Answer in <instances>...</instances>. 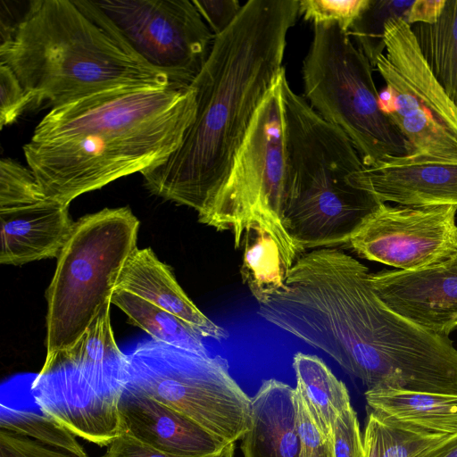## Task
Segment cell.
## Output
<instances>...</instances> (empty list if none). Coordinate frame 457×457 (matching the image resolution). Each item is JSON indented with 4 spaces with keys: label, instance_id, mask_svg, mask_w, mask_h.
Here are the masks:
<instances>
[{
    "label": "cell",
    "instance_id": "obj_1",
    "mask_svg": "<svg viewBox=\"0 0 457 457\" xmlns=\"http://www.w3.org/2000/svg\"><path fill=\"white\" fill-rule=\"evenodd\" d=\"M297 0H249L215 36L190 84L195 114L179 147L141 172L154 195L203 214L225 179L262 101L285 70Z\"/></svg>",
    "mask_w": 457,
    "mask_h": 457
},
{
    "label": "cell",
    "instance_id": "obj_2",
    "mask_svg": "<svg viewBox=\"0 0 457 457\" xmlns=\"http://www.w3.org/2000/svg\"><path fill=\"white\" fill-rule=\"evenodd\" d=\"M195 114L192 87H121L50 110L23 145L44 194L62 204L165 160Z\"/></svg>",
    "mask_w": 457,
    "mask_h": 457
},
{
    "label": "cell",
    "instance_id": "obj_3",
    "mask_svg": "<svg viewBox=\"0 0 457 457\" xmlns=\"http://www.w3.org/2000/svg\"><path fill=\"white\" fill-rule=\"evenodd\" d=\"M0 31V62L32 106L53 109L121 87L173 85L106 27L87 0L29 1Z\"/></svg>",
    "mask_w": 457,
    "mask_h": 457
},
{
    "label": "cell",
    "instance_id": "obj_4",
    "mask_svg": "<svg viewBox=\"0 0 457 457\" xmlns=\"http://www.w3.org/2000/svg\"><path fill=\"white\" fill-rule=\"evenodd\" d=\"M110 306L103 307L75 344L46 357L30 385L43 414L99 446L124 432L120 402L129 361L116 344Z\"/></svg>",
    "mask_w": 457,
    "mask_h": 457
},
{
    "label": "cell",
    "instance_id": "obj_5",
    "mask_svg": "<svg viewBox=\"0 0 457 457\" xmlns=\"http://www.w3.org/2000/svg\"><path fill=\"white\" fill-rule=\"evenodd\" d=\"M285 76L284 70L259 105L225 179L198 220L219 231H230L237 248L247 231L262 228L293 266L302 252L285 226Z\"/></svg>",
    "mask_w": 457,
    "mask_h": 457
},
{
    "label": "cell",
    "instance_id": "obj_6",
    "mask_svg": "<svg viewBox=\"0 0 457 457\" xmlns=\"http://www.w3.org/2000/svg\"><path fill=\"white\" fill-rule=\"evenodd\" d=\"M139 220L129 207L105 208L75 222L46 292V357L75 344L103 307L137 248Z\"/></svg>",
    "mask_w": 457,
    "mask_h": 457
},
{
    "label": "cell",
    "instance_id": "obj_7",
    "mask_svg": "<svg viewBox=\"0 0 457 457\" xmlns=\"http://www.w3.org/2000/svg\"><path fill=\"white\" fill-rule=\"evenodd\" d=\"M302 72L305 100L347 136L364 167L412 153L380 110L370 62L338 24L313 25Z\"/></svg>",
    "mask_w": 457,
    "mask_h": 457
},
{
    "label": "cell",
    "instance_id": "obj_8",
    "mask_svg": "<svg viewBox=\"0 0 457 457\" xmlns=\"http://www.w3.org/2000/svg\"><path fill=\"white\" fill-rule=\"evenodd\" d=\"M128 361L126 387L183 414L229 445L248 430L251 398L221 356L150 339L137 344Z\"/></svg>",
    "mask_w": 457,
    "mask_h": 457
},
{
    "label": "cell",
    "instance_id": "obj_9",
    "mask_svg": "<svg viewBox=\"0 0 457 457\" xmlns=\"http://www.w3.org/2000/svg\"><path fill=\"white\" fill-rule=\"evenodd\" d=\"M383 40L386 54L376 62L386 85L378 93L380 110L412 153L457 154V107L428 66L411 25L389 19Z\"/></svg>",
    "mask_w": 457,
    "mask_h": 457
},
{
    "label": "cell",
    "instance_id": "obj_10",
    "mask_svg": "<svg viewBox=\"0 0 457 457\" xmlns=\"http://www.w3.org/2000/svg\"><path fill=\"white\" fill-rule=\"evenodd\" d=\"M87 2L106 27L173 85L189 87L208 59L214 35L193 1Z\"/></svg>",
    "mask_w": 457,
    "mask_h": 457
},
{
    "label": "cell",
    "instance_id": "obj_11",
    "mask_svg": "<svg viewBox=\"0 0 457 457\" xmlns=\"http://www.w3.org/2000/svg\"><path fill=\"white\" fill-rule=\"evenodd\" d=\"M456 205L381 203L346 241L360 257L401 270L442 262L457 252Z\"/></svg>",
    "mask_w": 457,
    "mask_h": 457
},
{
    "label": "cell",
    "instance_id": "obj_12",
    "mask_svg": "<svg viewBox=\"0 0 457 457\" xmlns=\"http://www.w3.org/2000/svg\"><path fill=\"white\" fill-rule=\"evenodd\" d=\"M370 278L388 308L425 330L449 337L457 328V252L426 268L384 270Z\"/></svg>",
    "mask_w": 457,
    "mask_h": 457
},
{
    "label": "cell",
    "instance_id": "obj_13",
    "mask_svg": "<svg viewBox=\"0 0 457 457\" xmlns=\"http://www.w3.org/2000/svg\"><path fill=\"white\" fill-rule=\"evenodd\" d=\"M353 185L379 202L403 206H457V154L412 153L363 167Z\"/></svg>",
    "mask_w": 457,
    "mask_h": 457
},
{
    "label": "cell",
    "instance_id": "obj_14",
    "mask_svg": "<svg viewBox=\"0 0 457 457\" xmlns=\"http://www.w3.org/2000/svg\"><path fill=\"white\" fill-rule=\"evenodd\" d=\"M120 412L124 432L161 452L186 457H233L234 445L130 388L125 387L123 391Z\"/></svg>",
    "mask_w": 457,
    "mask_h": 457
},
{
    "label": "cell",
    "instance_id": "obj_15",
    "mask_svg": "<svg viewBox=\"0 0 457 457\" xmlns=\"http://www.w3.org/2000/svg\"><path fill=\"white\" fill-rule=\"evenodd\" d=\"M68 207L45 196L0 208V262L18 266L58 257L75 225Z\"/></svg>",
    "mask_w": 457,
    "mask_h": 457
},
{
    "label": "cell",
    "instance_id": "obj_16",
    "mask_svg": "<svg viewBox=\"0 0 457 457\" xmlns=\"http://www.w3.org/2000/svg\"><path fill=\"white\" fill-rule=\"evenodd\" d=\"M241 440L244 457H301L295 388L274 378L262 381L251 398Z\"/></svg>",
    "mask_w": 457,
    "mask_h": 457
},
{
    "label": "cell",
    "instance_id": "obj_17",
    "mask_svg": "<svg viewBox=\"0 0 457 457\" xmlns=\"http://www.w3.org/2000/svg\"><path fill=\"white\" fill-rule=\"evenodd\" d=\"M115 289L129 292L195 328L203 337L228 338V332L205 316L177 282L170 266L149 248H137L125 262Z\"/></svg>",
    "mask_w": 457,
    "mask_h": 457
},
{
    "label": "cell",
    "instance_id": "obj_18",
    "mask_svg": "<svg viewBox=\"0 0 457 457\" xmlns=\"http://www.w3.org/2000/svg\"><path fill=\"white\" fill-rule=\"evenodd\" d=\"M368 408L404 427L425 433H457V394L393 388L367 389Z\"/></svg>",
    "mask_w": 457,
    "mask_h": 457
},
{
    "label": "cell",
    "instance_id": "obj_19",
    "mask_svg": "<svg viewBox=\"0 0 457 457\" xmlns=\"http://www.w3.org/2000/svg\"><path fill=\"white\" fill-rule=\"evenodd\" d=\"M293 369L296 393L318 429L328 439L337 416L351 406L345 385L316 355L296 353Z\"/></svg>",
    "mask_w": 457,
    "mask_h": 457
},
{
    "label": "cell",
    "instance_id": "obj_20",
    "mask_svg": "<svg viewBox=\"0 0 457 457\" xmlns=\"http://www.w3.org/2000/svg\"><path fill=\"white\" fill-rule=\"evenodd\" d=\"M411 27L431 72L457 107V0H445L434 23Z\"/></svg>",
    "mask_w": 457,
    "mask_h": 457
},
{
    "label": "cell",
    "instance_id": "obj_21",
    "mask_svg": "<svg viewBox=\"0 0 457 457\" xmlns=\"http://www.w3.org/2000/svg\"><path fill=\"white\" fill-rule=\"evenodd\" d=\"M241 245H244L242 278L258 303H263L284 288L292 266L275 239L262 228L247 231Z\"/></svg>",
    "mask_w": 457,
    "mask_h": 457
},
{
    "label": "cell",
    "instance_id": "obj_22",
    "mask_svg": "<svg viewBox=\"0 0 457 457\" xmlns=\"http://www.w3.org/2000/svg\"><path fill=\"white\" fill-rule=\"evenodd\" d=\"M111 303L119 307L130 324L143 329L153 340L196 353H208L203 336L195 328L146 300L115 289Z\"/></svg>",
    "mask_w": 457,
    "mask_h": 457
},
{
    "label": "cell",
    "instance_id": "obj_23",
    "mask_svg": "<svg viewBox=\"0 0 457 457\" xmlns=\"http://www.w3.org/2000/svg\"><path fill=\"white\" fill-rule=\"evenodd\" d=\"M446 436L404 427L369 409L362 436L364 457H419Z\"/></svg>",
    "mask_w": 457,
    "mask_h": 457
},
{
    "label": "cell",
    "instance_id": "obj_24",
    "mask_svg": "<svg viewBox=\"0 0 457 457\" xmlns=\"http://www.w3.org/2000/svg\"><path fill=\"white\" fill-rule=\"evenodd\" d=\"M0 427L76 457H88L76 436L43 413L5 406L2 403Z\"/></svg>",
    "mask_w": 457,
    "mask_h": 457
},
{
    "label": "cell",
    "instance_id": "obj_25",
    "mask_svg": "<svg viewBox=\"0 0 457 457\" xmlns=\"http://www.w3.org/2000/svg\"><path fill=\"white\" fill-rule=\"evenodd\" d=\"M413 2L370 0L366 10L349 29V36L353 37L356 46L367 56L372 67L376 66L378 57L385 50V23L391 18H401L406 21Z\"/></svg>",
    "mask_w": 457,
    "mask_h": 457
},
{
    "label": "cell",
    "instance_id": "obj_26",
    "mask_svg": "<svg viewBox=\"0 0 457 457\" xmlns=\"http://www.w3.org/2000/svg\"><path fill=\"white\" fill-rule=\"evenodd\" d=\"M46 196L29 168L11 158L0 161V208L32 202Z\"/></svg>",
    "mask_w": 457,
    "mask_h": 457
},
{
    "label": "cell",
    "instance_id": "obj_27",
    "mask_svg": "<svg viewBox=\"0 0 457 457\" xmlns=\"http://www.w3.org/2000/svg\"><path fill=\"white\" fill-rule=\"evenodd\" d=\"M370 0H303L299 13L314 24H338L347 31L369 6Z\"/></svg>",
    "mask_w": 457,
    "mask_h": 457
},
{
    "label": "cell",
    "instance_id": "obj_28",
    "mask_svg": "<svg viewBox=\"0 0 457 457\" xmlns=\"http://www.w3.org/2000/svg\"><path fill=\"white\" fill-rule=\"evenodd\" d=\"M328 445L331 457H364L363 439L352 405L336 419Z\"/></svg>",
    "mask_w": 457,
    "mask_h": 457
},
{
    "label": "cell",
    "instance_id": "obj_29",
    "mask_svg": "<svg viewBox=\"0 0 457 457\" xmlns=\"http://www.w3.org/2000/svg\"><path fill=\"white\" fill-rule=\"evenodd\" d=\"M30 100L12 70L0 62V128L13 123Z\"/></svg>",
    "mask_w": 457,
    "mask_h": 457
},
{
    "label": "cell",
    "instance_id": "obj_30",
    "mask_svg": "<svg viewBox=\"0 0 457 457\" xmlns=\"http://www.w3.org/2000/svg\"><path fill=\"white\" fill-rule=\"evenodd\" d=\"M0 457H76L30 437L0 429Z\"/></svg>",
    "mask_w": 457,
    "mask_h": 457
},
{
    "label": "cell",
    "instance_id": "obj_31",
    "mask_svg": "<svg viewBox=\"0 0 457 457\" xmlns=\"http://www.w3.org/2000/svg\"><path fill=\"white\" fill-rule=\"evenodd\" d=\"M295 399L297 404V430L301 444V457H321L329 455L328 439L318 429L296 391Z\"/></svg>",
    "mask_w": 457,
    "mask_h": 457
},
{
    "label": "cell",
    "instance_id": "obj_32",
    "mask_svg": "<svg viewBox=\"0 0 457 457\" xmlns=\"http://www.w3.org/2000/svg\"><path fill=\"white\" fill-rule=\"evenodd\" d=\"M193 3L214 37L221 34L232 24L243 6L237 0H193Z\"/></svg>",
    "mask_w": 457,
    "mask_h": 457
},
{
    "label": "cell",
    "instance_id": "obj_33",
    "mask_svg": "<svg viewBox=\"0 0 457 457\" xmlns=\"http://www.w3.org/2000/svg\"><path fill=\"white\" fill-rule=\"evenodd\" d=\"M102 457H186L170 454L156 450L141 442L130 434L124 432L109 445Z\"/></svg>",
    "mask_w": 457,
    "mask_h": 457
},
{
    "label": "cell",
    "instance_id": "obj_34",
    "mask_svg": "<svg viewBox=\"0 0 457 457\" xmlns=\"http://www.w3.org/2000/svg\"><path fill=\"white\" fill-rule=\"evenodd\" d=\"M445 0H414L410 8L407 22L432 24L438 19Z\"/></svg>",
    "mask_w": 457,
    "mask_h": 457
},
{
    "label": "cell",
    "instance_id": "obj_35",
    "mask_svg": "<svg viewBox=\"0 0 457 457\" xmlns=\"http://www.w3.org/2000/svg\"><path fill=\"white\" fill-rule=\"evenodd\" d=\"M419 457H457V433L446 436Z\"/></svg>",
    "mask_w": 457,
    "mask_h": 457
},
{
    "label": "cell",
    "instance_id": "obj_36",
    "mask_svg": "<svg viewBox=\"0 0 457 457\" xmlns=\"http://www.w3.org/2000/svg\"><path fill=\"white\" fill-rule=\"evenodd\" d=\"M321 457H331L330 454L329 455H326V456H321Z\"/></svg>",
    "mask_w": 457,
    "mask_h": 457
}]
</instances>
